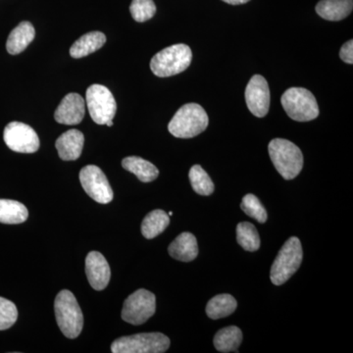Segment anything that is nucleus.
Returning a JSON list of instances; mask_svg holds the SVG:
<instances>
[{
	"instance_id": "nucleus-26",
	"label": "nucleus",
	"mask_w": 353,
	"mask_h": 353,
	"mask_svg": "<svg viewBox=\"0 0 353 353\" xmlns=\"http://www.w3.org/2000/svg\"><path fill=\"white\" fill-rule=\"evenodd\" d=\"M189 178L192 189L201 196H210L214 192V183L201 165H194L190 168Z\"/></svg>"
},
{
	"instance_id": "nucleus-19",
	"label": "nucleus",
	"mask_w": 353,
	"mask_h": 353,
	"mask_svg": "<svg viewBox=\"0 0 353 353\" xmlns=\"http://www.w3.org/2000/svg\"><path fill=\"white\" fill-rule=\"evenodd\" d=\"M106 43V37L101 32H90L83 34L70 48L73 58H83L101 50Z\"/></svg>"
},
{
	"instance_id": "nucleus-15",
	"label": "nucleus",
	"mask_w": 353,
	"mask_h": 353,
	"mask_svg": "<svg viewBox=\"0 0 353 353\" xmlns=\"http://www.w3.org/2000/svg\"><path fill=\"white\" fill-rule=\"evenodd\" d=\"M85 137L79 130H69L57 139L55 146L59 157L64 161H74L81 157Z\"/></svg>"
},
{
	"instance_id": "nucleus-27",
	"label": "nucleus",
	"mask_w": 353,
	"mask_h": 353,
	"mask_svg": "<svg viewBox=\"0 0 353 353\" xmlns=\"http://www.w3.org/2000/svg\"><path fill=\"white\" fill-rule=\"evenodd\" d=\"M241 208L246 215L256 220L260 224H264L268 218L264 206L254 194H246L241 201Z\"/></svg>"
},
{
	"instance_id": "nucleus-17",
	"label": "nucleus",
	"mask_w": 353,
	"mask_h": 353,
	"mask_svg": "<svg viewBox=\"0 0 353 353\" xmlns=\"http://www.w3.org/2000/svg\"><path fill=\"white\" fill-rule=\"evenodd\" d=\"M36 37L34 26L27 21L21 22L9 34L6 50L10 54L16 55L23 52Z\"/></svg>"
},
{
	"instance_id": "nucleus-7",
	"label": "nucleus",
	"mask_w": 353,
	"mask_h": 353,
	"mask_svg": "<svg viewBox=\"0 0 353 353\" xmlns=\"http://www.w3.org/2000/svg\"><path fill=\"white\" fill-rule=\"evenodd\" d=\"M170 347L168 336L161 333H141L117 339L112 345L113 353H163Z\"/></svg>"
},
{
	"instance_id": "nucleus-12",
	"label": "nucleus",
	"mask_w": 353,
	"mask_h": 353,
	"mask_svg": "<svg viewBox=\"0 0 353 353\" xmlns=\"http://www.w3.org/2000/svg\"><path fill=\"white\" fill-rule=\"evenodd\" d=\"M270 90L264 77L254 75L245 88V101L253 115L263 118L270 108Z\"/></svg>"
},
{
	"instance_id": "nucleus-21",
	"label": "nucleus",
	"mask_w": 353,
	"mask_h": 353,
	"mask_svg": "<svg viewBox=\"0 0 353 353\" xmlns=\"http://www.w3.org/2000/svg\"><path fill=\"white\" fill-rule=\"evenodd\" d=\"M170 224V218L165 211L157 209L148 213L141 223V234L148 240L157 238Z\"/></svg>"
},
{
	"instance_id": "nucleus-4",
	"label": "nucleus",
	"mask_w": 353,
	"mask_h": 353,
	"mask_svg": "<svg viewBox=\"0 0 353 353\" xmlns=\"http://www.w3.org/2000/svg\"><path fill=\"white\" fill-rule=\"evenodd\" d=\"M57 322L64 336L76 339L82 332L83 316L75 296L70 290H63L57 294L54 303Z\"/></svg>"
},
{
	"instance_id": "nucleus-2",
	"label": "nucleus",
	"mask_w": 353,
	"mask_h": 353,
	"mask_svg": "<svg viewBox=\"0 0 353 353\" xmlns=\"http://www.w3.org/2000/svg\"><path fill=\"white\" fill-rule=\"evenodd\" d=\"M268 150L276 170L285 180H292L303 170V152L292 141L284 139H272Z\"/></svg>"
},
{
	"instance_id": "nucleus-30",
	"label": "nucleus",
	"mask_w": 353,
	"mask_h": 353,
	"mask_svg": "<svg viewBox=\"0 0 353 353\" xmlns=\"http://www.w3.org/2000/svg\"><path fill=\"white\" fill-rule=\"evenodd\" d=\"M340 57L343 62L347 64L353 63V41H347L341 46L340 51Z\"/></svg>"
},
{
	"instance_id": "nucleus-18",
	"label": "nucleus",
	"mask_w": 353,
	"mask_h": 353,
	"mask_svg": "<svg viewBox=\"0 0 353 353\" xmlns=\"http://www.w3.org/2000/svg\"><path fill=\"white\" fill-rule=\"evenodd\" d=\"M353 0H321L316 6V12L323 19L341 21L352 12Z\"/></svg>"
},
{
	"instance_id": "nucleus-29",
	"label": "nucleus",
	"mask_w": 353,
	"mask_h": 353,
	"mask_svg": "<svg viewBox=\"0 0 353 353\" xmlns=\"http://www.w3.org/2000/svg\"><path fill=\"white\" fill-rule=\"evenodd\" d=\"M18 319L15 304L0 296V331L11 328Z\"/></svg>"
},
{
	"instance_id": "nucleus-10",
	"label": "nucleus",
	"mask_w": 353,
	"mask_h": 353,
	"mask_svg": "<svg viewBox=\"0 0 353 353\" xmlns=\"http://www.w3.org/2000/svg\"><path fill=\"white\" fill-rule=\"evenodd\" d=\"M80 182L88 196L101 204L112 201L113 190L99 167L88 165L80 172Z\"/></svg>"
},
{
	"instance_id": "nucleus-25",
	"label": "nucleus",
	"mask_w": 353,
	"mask_h": 353,
	"mask_svg": "<svg viewBox=\"0 0 353 353\" xmlns=\"http://www.w3.org/2000/svg\"><path fill=\"white\" fill-rule=\"evenodd\" d=\"M236 241L246 252H256L260 248V236L252 223L241 222L236 226Z\"/></svg>"
},
{
	"instance_id": "nucleus-28",
	"label": "nucleus",
	"mask_w": 353,
	"mask_h": 353,
	"mask_svg": "<svg viewBox=\"0 0 353 353\" xmlns=\"http://www.w3.org/2000/svg\"><path fill=\"white\" fill-rule=\"evenodd\" d=\"M130 12L134 21L139 23L152 19L157 13V6L153 0H132Z\"/></svg>"
},
{
	"instance_id": "nucleus-16",
	"label": "nucleus",
	"mask_w": 353,
	"mask_h": 353,
	"mask_svg": "<svg viewBox=\"0 0 353 353\" xmlns=\"http://www.w3.org/2000/svg\"><path fill=\"white\" fill-rule=\"evenodd\" d=\"M169 254L179 261L190 262L199 255L196 236L190 233H182L172 241L168 248Z\"/></svg>"
},
{
	"instance_id": "nucleus-13",
	"label": "nucleus",
	"mask_w": 353,
	"mask_h": 353,
	"mask_svg": "<svg viewBox=\"0 0 353 353\" xmlns=\"http://www.w3.org/2000/svg\"><path fill=\"white\" fill-rule=\"evenodd\" d=\"M85 274L92 289L102 290L108 287L111 277L110 267L101 252L88 253L85 259Z\"/></svg>"
},
{
	"instance_id": "nucleus-11",
	"label": "nucleus",
	"mask_w": 353,
	"mask_h": 353,
	"mask_svg": "<svg viewBox=\"0 0 353 353\" xmlns=\"http://www.w3.org/2000/svg\"><path fill=\"white\" fill-rule=\"evenodd\" d=\"M3 139L11 150L19 153H34L39 148V139L29 125L11 122L4 129Z\"/></svg>"
},
{
	"instance_id": "nucleus-5",
	"label": "nucleus",
	"mask_w": 353,
	"mask_h": 353,
	"mask_svg": "<svg viewBox=\"0 0 353 353\" xmlns=\"http://www.w3.org/2000/svg\"><path fill=\"white\" fill-rule=\"evenodd\" d=\"M303 259V246L296 236L285 241L271 267L270 279L276 285L285 284L299 270Z\"/></svg>"
},
{
	"instance_id": "nucleus-33",
	"label": "nucleus",
	"mask_w": 353,
	"mask_h": 353,
	"mask_svg": "<svg viewBox=\"0 0 353 353\" xmlns=\"http://www.w3.org/2000/svg\"><path fill=\"white\" fill-rule=\"evenodd\" d=\"M168 215H169V217H170V216L173 215V212H172V211H170V212L168 213Z\"/></svg>"
},
{
	"instance_id": "nucleus-8",
	"label": "nucleus",
	"mask_w": 353,
	"mask_h": 353,
	"mask_svg": "<svg viewBox=\"0 0 353 353\" xmlns=\"http://www.w3.org/2000/svg\"><path fill=\"white\" fill-rule=\"evenodd\" d=\"M85 99L90 117L97 124L106 125L115 117L117 103L108 88L97 83L90 85Z\"/></svg>"
},
{
	"instance_id": "nucleus-22",
	"label": "nucleus",
	"mask_w": 353,
	"mask_h": 353,
	"mask_svg": "<svg viewBox=\"0 0 353 353\" xmlns=\"http://www.w3.org/2000/svg\"><path fill=\"white\" fill-rule=\"evenodd\" d=\"M243 341V333L241 329L236 326H230L221 329L214 336V347L220 352H238Z\"/></svg>"
},
{
	"instance_id": "nucleus-23",
	"label": "nucleus",
	"mask_w": 353,
	"mask_h": 353,
	"mask_svg": "<svg viewBox=\"0 0 353 353\" xmlns=\"http://www.w3.org/2000/svg\"><path fill=\"white\" fill-rule=\"evenodd\" d=\"M29 217L24 204L11 199H0V223L2 224H22Z\"/></svg>"
},
{
	"instance_id": "nucleus-3",
	"label": "nucleus",
	"mask_w": 353,
	"mask_h": 353,
	"mask_svg": "<svg viewBox=\"0 0 353 353\" xmlns=\"http://www.w3.org/2000/svg\"><path fill=\"white\" fill-rule=\"evenodd\" d=\"M192 52L187 44L179 43L159 51L150 61V69L159 78L178 75L189 68Z\"/></svg>"
},
{
	"instance_id": "nucleus-32",
	"label": "nucleus",
	"mask_w": 353,
	"mask_h": 353,
	"mask_svg": "<svg viewBox=\"0 0 353 353\" xmlns=\"http://www.w3.org/2000/svg\"><path fill=\"white\" fill-rule=\"evenodd\" d=\"M106 126L112 127L113 126V121H109V122L106 123Z\"/></svg>"
},
{
	"instance_id": "nucleus-9",
	"label": "nucleus",
	"mask_w": 353,
	"mask_h": 353,
	"mask_svg": "<svg viewBox=\"0 0 353 353\" xmlns=\"http://www.w3.org/2000/svg\"><path fill=\"white\" fill-rule=\"evenodd\" d=\"M157 299L150 290H138L128 297L123 305L122 319L134 326L143 324L154 315Z\"/></svg>"
},
{
	"instance_id": "nucleus-1",
	"label": "nucleus",
	"mask_w": 353,
	"mask_h": 353,
	"mask_svg": "<svg viewBox=\"0 0 353 353\" xmlns=\"http://www.w3.org/2000/svg\"><path fill=\"white\" fill-rule=\"evenodd\" d=\"M208 113L197 103H188L176 111L168 125L169 132L175 138L192 139L208 127Z\"/></svg>"
},
{
	"instance_id": "nucleus-6",
	"label": "nucleus",
	"mask_w": 353,
	"mask_h": 353,
	"mask_svg": "<svg viewBox=\"0 0 353 353\" xmlns=\"http://www.w3.org/2000/svg\"><path fill=\"white\" fill-rule=\"evenodd\" d=\"M281 103L289 117L297 122H308L319 116L317 101L306 88H289L282 95Z\"/></svg>"
},
{
	"instance_id": "nucleus-24",
	"label": "nucleus",
	"mask_w": 353,
	"mask_h": 353,
	"mask_svg": "<svg viewBox=\"0 0 353 353\" xmlns=\"http://www.w3.org/2000/svg\"><path fill=\"white\" fill-rule=\"evenodd\" d=\"M238 303L231 294H219L211 299L206 305V314L213 320L221 319L233 314Z\"/></svg>"
},
{
	"instance_id": "nucleus-20",
	"label": "nucleus",
	"mask_w": 353,
	"mask_h": 353,
	"mask_svg": "<svg viewBox=\"0 0 353 353\" xmlns=\"http://www.w3.org/2000/svg\"><path fill=\"white\" fill-rule=\"evenodd\" d=\"M122 166L125 170L134 174L141 182L150 183L157 179L159 170L148 160L138 157H130L123 159Z\"/></svg>"
},
{
	"instance_id": "nucleus-14",
	"label": "nucleus",
	"mask_w": 353,
	"mask_h": 353,
	"mask_svg": "<svg viewBox=\"0 0 353 353\" xmlns=\"http://www.w3.org/2000/svg\"><path fill=\"white\" fill-rule=\"evenodd\" d=\"M85 102L80 94H67L60 102L57 111H55V120L59 124L78 125L82 122L85 117Z\"/></svg>"
},
{
	"instance_id": "nucleus-31",
	"label": "nucleus",
	"mask_w": 353,
	"mask_h": 353,
	"mask_svg": "<svg viewBox=\"0 0 353 353\" xmlns=\"http://www.w3.org/2000/svg\"><path fill=\"white\" fill-rule=\"evenodd\" d=\"M222 1L226 2L228 4H232V6H240V4L248 3L250 0H222Z\"/></svg>"
}]
</instances>
